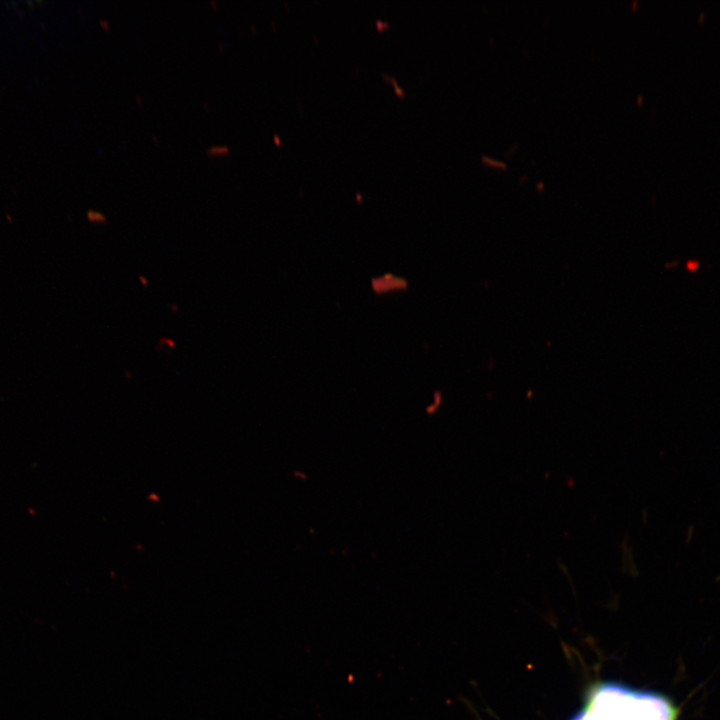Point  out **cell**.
<instances>
[{
	"instance_id": "cell-1",
	"label": "cell",
	"mask_w": 720,
	"mask_h": 720,
	"mask_svg": "<svg viewBox=\"0 0 720 720\" xmlns=\"http://www.w3.org/2000/svg\"><path fill=\"white\" fill-rule=\"evenodd\" d=\"M206 154L210 157H223L230 154V148L227 145H213L206 150Z\"/></svg>"
},
{
	"instance_id": "cell-2",
	"label": "cell",
	"mask_w": 720,
	"mask_h": 720,
	"mask_svg": "<svg viewBox=\"0 0 720 720\" xmlns=\"http://www.w3.org/2000/svg\"><path fill=\"white\" fill-rule=\"evenodd\" d=\"M87 218L90 222L96 224H106L107 217L99 211L89 210L87 212Z\"/></svg>"
},
{
	"instance_id": "cell-3",
	"label": "cell",
	"mask_w": 720,
	"mask_h": 720,
	"mask_svg": "<svg viewBox=\"0 0 720 720\" xmlns=\"http://www.w3.org/2000/svg\"><path fill=\"white\" fill-rule=\"evenodd\" d=\"M587 715L586 709L581 710L571 720H585Z\"/></svg>"
},
{
	"instance_id": "cell-4",
	"label": "cell",
	"mask_w": 720,
	"mask_h": 720,
	"mask_svg": "<svg viewBox=\"0 0 720 720\" xmlns=\"http://www.w3.org/2000/svg\"><path fill=\"white\" fill-rule=\"evenodd\" d=\"M99 25L104 31H109L111 27L110 23L106 19H100Z\"/></svg>"
},
{
	"instance_id": "cell-5",
	"label": "cell",
	"mask_w": 720,
	"mask_h": 720,
	"mask_svg": "<svg viewBox=\"0 0 720 720\" xmlns=\"http://www.w3.org/2000/svg\"><path fill=\"white\" fill-rule=\"evenodd\" d=\"M217 47H218L219 52H223L224 49H225V48H224V45H223L221 42H218V43H217Z\"/></svg>"
},
{
	"instance_id": "cell-6",
	"label": "cell",
	"mask_w": 720,
	"mask_h": 720,
	"mask_svg": "<svg viewBox=\"0 0 720 720\" xmlns=\"http://www.w3.org/2000/svg\"><path fill=\"white\" fill-rule=\"evenodd\" d=\"M210 4L212 5V8H213L214 10H216V9H217V7H218V4H217V2H216V1L212 0V1L210 2Z\"/></svg>"
},
{
	"instance_id": "cell-7",
	"label": "cell",
	"mask_w": 720,
	"mask_h": 720,
	"mask_svg": "<svg viewBox=\"0 0 720 720\" xmlns=\"http://www.w3.org/2000/svg\"><path fill=\"white\" fill-rule=\"evenodd\" d=\"M135 100L137 101L138 104L142 103L140 95H136Z\"/></svg>"
},
{
	"instance_id": "cell-8",
	"label": "cell",
	"mask_w": 720,
	"mask_h": 720,
	"mask_svg": "<svg viewBox=\"0 0 720 720\" xmlns=\"http://www.w3.org/2000/svg\"><path fill=\"white\" fill-rule=\"evenodd\" d=\"M704 15H705L704 13H701V14H700V18H699L700 21H702L703 17H705Z\"/></svg>"
}]
</instances>
